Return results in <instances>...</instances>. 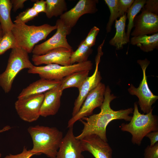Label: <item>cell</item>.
Masks as SVG:
<instances>
[{
    "label": "cell",
    "mask_w": 158,
    "mask_h": 158,
    "mask_svg": "<svg viewBox=\"0 0 158 158\" xmlns=\"http://www.w3.org/2000/svg\"><path fill=\"white\" fill-rule=\"evenodd\" d=\"M27 1L26 0H11L13 11L15 12L19 9L23 8L24 3Z\"/></svg>",
    "instance_id": "cell-35"
},
{
    "label": "cell",
    "mask_w": 158,
    "mask_h": 158,
    "mask_svg": "<svg viewBox=\"0 0 158 158\" xmlns=\"http://www.w3.org/2000/svg\"><path fill=\"white\" fill-rule=\"evenodd\" d=\"M98 2L97 0H80L73 8L61 16L60 19L72 29L82 16L86 14H93L97 11V4Z\"/></svg>",
    "instance_id": "cell-12"
},
{
    "label": "cell",
    "mask_w": 158,
    "mask_h": 158,
    "mask_svg": "<svg viewBox=\"0 0 158 158\" xmlns=\"http://www.w3.org/2000/svg\"><path fill=\"white\" fill-rule=\"evenodd\" d=\"M44 97V94H42L18 98L15 108L20 118L29 123L37 121L40 116V110Z\"/></svg>",
    "instance_id": "cell-9"
},
{
    "label": "cell",
    "mask_w": 158,
    "mask_h": 158,
    "mask_svg": "<svg viewBox=\"0 0 158 158\" xmlns=\"http://www.w3.org/2000/svg\"><path fill=\"white\" fill-rule=\"evenodd\" d=\"M3 36V32L1 26L0 25V36Z\"/></svg>",
    "instance_id": "cell-38"
},
{
    "label": "cell",
    "mask_w": 158,
    "mask_h": 158,
    "mask_svg": "<svg viewBox=\"0 0 158 158\" xmlns=\"http://www.w3.org/2000/svg\"><path fill=\"white\" fill-rule=\"evenodd\" d=\"M92 51L91 47L87 45L83 40L78 45L77 49L72 52L70 57L71 64L83 63L87 61Z\"/></svg>",
    "instance_id": "cell-24"
},
{
    "label": "cell",
    "mask_w": 158,
    "mask_h": 158,
    "mask_svg": "<svg viewBox=\"0 0 158 158\" xmlns=\"http://www.w3.org/2000/svg\"><path fill=\"white\" fill-rule=\"evenodd\" d=\"M106 88L105 85L100 82L89 93L78 112L68 121V128L73 127L77 121L83 117L92 115L95 108L101 106L104 100Z\"/></svg>",
    "instance_id": "cell-10"
},
{
    "label": "cell",
    "mask_w": 158,
    "mask_h": 158,
    "mask_svg": "<svg viewBox=\"0 0 158 158\" xmlns=\"http://www.w3.org/2000/svg\"><path fill=\"white\" fill-rule=\"evenodd\" d=\"M11 128V127L9 126H4L2 129H0V133L7 131ZM2 154L0 153V158L1 157Z\"/></svg>",
    "instance_id": "cell-37"
},
{
    "label": "cell",
    "mask_w": 158,
    "mask_h": 158,
    "mask_svg": "<svg viewBox=\"0 0 158 158\" xmlns=\"http://www.w3.org/2000/svg\"><path fill=\"white\" fill-rule=\"evenodd\" d=\"M12 5L10 0H0V25L3 35L11 31L14 25L11 16Z\"/></svg>",
    "instance_id": "cell-21"
},
{
    "label": "cell",
    "mask_w": 158,
    "mask_h": 158,
    "mask_svg": "<svg viewBox=\"0 0 158 158\" xmlns=\"http://www.w3.org/2000/svg\"><path fill=\"white\" fill-rule=\"evenodd\" d=\"M73 50L60 47L52 49L45 54L40 55L33 54L32 60L34 65L56 64L67 66L71 65L70 57Z\"/></svg>",
    "instance_id": "cell-16"
},
{
    "label": "cell",
    "mask_w": 158,
    "mask_h": 158,
    "mask_svg": "<svg viewBox=\"0 0 158 158\" xmlns=\"http://www.w3.org/2000/svg\"><path fill=\"white\" fill-rule=\"evenodd\" d=\"M27 130L33 142L31 150L35 155L43 154L49 158H56L63 137L61 131L55 127L39 125L29 126Z\"/></svg>",
    "instance_id": "cell-2"
},
{
    "label": "cell",
    "mask_w": 158,
    "mask_h": 158,
    "mask_svg": "<svg viewBox=\"0 0 158 158\" xmlns=\"http://www.w3.org/2000/svg\"><path fill=\"white\" fill-rule=\"evenodd\" d=\"M73 127L68 128L62 138L55 158H84L80 140L74 136Z\"/></svg>",
    "instance_id": "cell-14"
},
{
    "label": "cell",
    "mask_w": 158,
    "mask_h": 158,
    "mask_svg": "<svg viewBox=\"0 0 158 158\" xmlns=\"http://www.w3.org/2000/svg\"><path fill=\"white\" fill-rule=\"evenodd\" d=\"M133 109V115L129 123H122L120 128L122 131L131 134L133 144L140 145L143 138L147 134L158 131V117L152 114L153 109L146 114H141L137 102L134 104Z\"/></svg>",
    "instance_id": "cell-4"
},
{
    "label": "cell",
    "mask_w": 158,
    "mask_h": 158,
    "mask_svg": "<svg viewBox=\"0 0 158 158\" xmlns=\"http://www.w3.org/2000/svg\"><path fill=\"white\" fill-rule=\"evenodd\" d=\"M141 11H145L158 15V0H146Z\"/></svg>",
    "instance_id": "cell-30"
},
{
    "label": "cell",
    "mask_w": 158,
    "mask_h": 158,
    "mask_svg": "<svg viewBox=\"0 0 158 158\" xmlns=\"http://www.w3.org/2000/svg\"><path fill=\"white\" fill-rule=\"evenodd\" d=\"M83 151H87L95 158H112V150L107 143L93 134L80 140Z\"/></svg>",
    "instance_id": "cell-13"
},
{
    "label": "cell",
    "mask_w": 158,
    "mask_h": 158,
    "mask_svg": "<svg viewBox=\"0 0 158 158\" xmlns=\"http://www.w3.org/2000/svg\"><path fill=\"white\" fill-rule=\"evenodd\" d=\"M28 53L20 47L12 49L5 71L0 74V86L5 93L11 90L13 81L21 70L30 69L34 66Z\"/></svg>",
    "instance_id": "cell-5"
},
{
    "label": "cell",
    "mask_w": 158,
    "mask_h": 158,
    "mask_svg": "<svg viewBox=\"0 0 158 158\" xmlns=\"http://www.w3.org/2000/svg\"><path fill=\"white\" fill-rule=\"evenodd\" d=\"M126 13L115 21L116 32L114 36L109 41V44L115 47L116 50L122 49L124 45L129 42L125 32V26L127 18Z\"/></svg>",
    "instance_id": "cell-19"
},
{
    "label": "cell",
    "mask_w": 158,
    "mask_h": 158,
    "mask_svg": "<svg viewBox=\"0 0 158 158\" xmlns=\"http://www.w3.org/2000/svg\"><path fill=\"white\" fill-rule=\"evenodd\" d=\"M11 32L14 37L16 47H20L28 53H32L35 44L45 40L53 30L56 29V25L48 24L36 26L28 25L17 20L14 21Z\"/></svg>",
    "instance_id": "cell-3"
},
{
    "label": "cell",
    "mask_w": 158,
    "mask_h": 158,
    "mask_svg": "<svg viewBox=\"0 0 158 158\" xmlns=\"http://www.w3.org/2000/svg\"><path fill=\"white\" fill-rule=\"evenodd\" d=\"M131 44L139 47L143 51L148 52L158 48V33L152 35H147L133 37L130 39Z\"/></svg>",
    "instance_id": "cell-20"
},
{
    "label": "cell",
    "mask_w": 158,
    "mask_h": 158,
    "mask_svg": "<svg viewBox=\"0 0 158 158\" xmlns=\"http://www.w3.org/2000/svg\"><path fill=\"white\" fill-rule=\"evenodd\" d=\"M55 25L57 28L55 34L46 41L35 45L32 52L33 54L43 55L50 50L60 47L73 50L66 39V36L70 34L72 29L65 25L60 18L57 20Z\"/></svg>",
    "instance_id": "cell-8"
},
{
    "label": "cell",
    "mask_w": 158,
    "mask_h": 158,
    "mask_svg": "<svg viewBox=\"0 0 158 158\" xmlns=\"http://www.w3.org/2000/svg\"><path fill=\"white\" fill-rule=\"evenodd\" d=\"M110 11V15L107 25L106 30L107 33L111 32L112 26L115 21L121 16L118 9V0H104Z\"/></svg>",
    "instance_id": "cell-26"
},
{
    "label": "cell",
    "mask_w": 158,
    "mask_h": 158,
    "mask_svg": "<svg viewBox=\"0 0 158 158\" xmlns=\"http://www.w3.org/2000/svg\"><path fill=\"white\" fill-rule=\"evenodd\" d=\"M144 158H158V142L153 146L148 145L145 148Z\"/></svg>",
    "instance_id": "cell-31"
},
{
    "label": "cell",
    "mask_w": 158,
    "mask_h": 158,
    "mask_svg": "<svg viewBox=\"0 0 158 158\" xmlns=\"http://www.w3.org/2000/svg\"><path fill=\"white\" fill-rule=\"evenodd\" d=\"M92 68V63L88 60L84 62L75 63L67 66L56 64L39 66L34 65L28 69V72L29 73L38 74L41 78L60 81L73 73L85 70L90 71Z\"/></svg>",
    "instance_id": "cell-6"
},
{
    "label": "cell",
    "mask_w": 158,
    "mask_h": 158,
    "mask_svg": "<svg viewBox=\"0 0 158 158\" xmlns=\"http://www.w3.org/2000/svg\"><path fill=\"white\" fill-rule=\"evenodd\" d=\"M89 71L85 70L73 73L63 78L61 81L60 87L63 91L69 87L79 88L88 76Z\"/></svg>",
    "instance_id": "cell-22"
},
{
    "label": "cell",
    "mask_w": 158,
    "mask_h": 158,
    "mask_svg": "<svg viewBox=\"0 0 158 158\" xmlns=\"http://www.w3.org/2000/svg\"><path fill=\"white\" fill-rule=\"evenodd\" d=\"M34 155H35V154L31 150H28L25 146L21 153L16 155L9 154L6 156L4 158H30Z\"/></svg>",
    "instance_id": "cell-33"
},
{
    "label": "cell",
    "mask_w": 158,
    "mask_h": 158,
    "mask_svg": "<svg viewBox=\"0 0 158 158\" xmlns=\"http://www.w3.org/2000/svg\"><path fill=\"white\" fill-rule=\"evenodd\" d=\"M134 0H118V6L121 17L126 13Z\"/></svg>",
    "instance_id": "cell-32"
},
{
    "label": "cell",
    "mask_w": 158,
    "mask_h": 158,
    "mask_svg": "<svg viewBox=\"0 0 158 158\" xmlns=\"http://www.w3.org/2000/svg\"><path fill=\"white\" fill-rule=\"evenodd\" d=\"M146 0H135L128 10L127 18L128 19V24L126 35L129 39L131 30L133 27V21L137 14L141 11L145 4Z\"/></svg>",
    "instance_id": "cell-25"
},
{
    "label": "cell",
    "mask_w": 158,
    "mask_h": 158,
    "mask_svg": "<svg viewBox=\"0 0 158 158\" xmlns=\"http://www.w3.org/2000/svg\"><path fill=\"white\" fill-rule=\"evenodd\" d=\"M111 92L109 87L107 86L104 101L100 107L101 111L99 113L84 117L79 120L83 125V128L81 133L75 136L77 139L81 140L87 136L95 134L104 141L107 142L106 129L110 122L117 119H123L127 121H130L132 116L129 114L133 113V109L130 108L114 110L111 107L110 103L116 97L111 94Z\"/></svg>",
    "instance_id": "cell-1"
},
{
    "label": "cell",
    "mask_w": 158,
    "mask_h": 158,
    "mask_svg": "<svg viewBox=\"0 0 158 158\" xmlns=\"http://www.w3.org/2000/svg\"><path fill=\"white\" fill-rule=\"evenodd\" d=\"M137 63L142 70L143 78L138 87L136 88L131 84L128 91L130 95H135L138 97V104L141 110L144 113L147 114L152 109V106L158 99V96L154 95L151 92L147 83L146 70L150 61L145 59L138 60Z\"/></svg>",
    "instance_id": "cell-7"
},
{
    "label": "cell",
    "mask_w": 158,
    "mask_h": 158,
    "mask_svg": "<svg viewBox=\"0 0 158 158\" xmlns=\"http://www.w3.org/2000/svg\"><path fill=\"white\" fill-rule=\"evenodd\" d=\"M63 91L60 84L44 93V99L40 110V116L45 117L56 114L60 107Z\"/></svg>",
    "instance_id": "cell-17"
},
{
    "label": "cell",
    "mask_w": 158,
    "mask_h": 158,
    "mask_svg": "<svg viewBox=\"0 0 158 158\" xmlns=\"http://www.w3.org/2000/svg\"><path fill=\"white\" fill-rule=\"evenodd\" d=\"M46 3L44 0H37L32 7L38 13L41 12L45 13L46 10Z\"/></svg>",
    "instance_id": "cell-34"
},
{
    "label": "cell",
    "mask_w": 158,
    "mask_h": 158,
    "mask_svg": "<svg viewBox=\"0 0 158 158\" xmlns=\"http://www.w3.org/2000/svg\"><path fill=\"white\" fill-rule=\"evenodd\" d=\"M100 30L97 27L94 26L91 29L84 41L88 46L92 47L95 43L97 36Z\"/></svg>",
    "instance_id": "cell-29"
},
{
    "label": "cell",
    "mask_w": 158,
    "mask_h": 158,
    "mask_svg": "<svg viewBox=\"0 0 158 158\" xmlns=\"http://www.w3.org/2000/svg\"><path fill=\"white\" fill-rule=\"evenodd\" d=\"M46 15L48 18L60 16L67 10V4L65 0H46Z\"/></svg>",
    "instance_id": "cell-23"
},
{
    "label": "cell",
    "mask_w": 158,
    "mask_h": 158,
    "mask_svg": "<svg viewBox=\"0 0 158 158\" xmlns=\"http://www.w3.org/2000/svg\"><path fill=\"white\" fill-rule=\"evenodd\" d=\"M15 47V39L11 31L3 35L0 41V55L8 50Z\"/></svg>",
    "instance_id": "cell-27"
},
{
    "label": "cell",
    "mask_w": 158,
    "mask_h": 158,
    "mask_svg": "<svg viewBox=\"0 0 158 158\" xmlns=\"http://www.w3.org/2000/svg\"><path fill=\"white\" fill-rule=\"evenodd\" d=\"M97 51L95 58L96 67L94 73L91 76L87 78L78 89L79 94L74 102L72 117L78 112L89 93L101 82L102 77L100 72L98 71V65L101 57L103 53L101 49H98Z\"/></svg>",
    "instance_id": "cell-11"
},
{
    "label": "cell",
    "mask_w": 158,
    "mask_h": 158,
    "mask_svg": "<svg viewBox=\"0 0 158 158\" xmlns=\"http://www.w3.org/2000/svg\"><path fill=\"white\" fill-rule=\"evenodd\" d=\"M133 21L134 29L131 33L133 37L155 34L158 32V15L141 11Z\"/></svg>",
    "instance_id": "cell-15"
},
{
    "label": "cell",
    "mask_w": 158,
    "mask_h": 158,
    "mask_svg": "<svg viewBox=\"0 0 158 158\" xmlns=\"http://www.w3.org/2000/svg\"><path fill=\"white\" fill-rule=\"evenodd\" d=\"M38 14L32 8H29L20 13L16 17L15 20L26 23L37 16Z\"/></svg>",
    "instance_id": "cell-28"
},
{
    "label": "cell",
    "mask_w": 158,
    "mask_h": 158,
    "mask_svg": "<svg viewBox=\"0 0 158 158\" xmlns=\"http://www.w3.org/2000/svg\"><path fill=\"white\" fill-rule=\"evenodd\" d=\"M2 36H0V41L1 39V38H2Z\"/></svg>",
    "instance_id": "cell-39"
},
{
    "label": "cell",
    "mask_w": 158,
    "mask_h": 158,
    "mask_svg": "<svg viewBox=\"0 0 158 158\" xmlns=\"http://www.w3.org/2000/svg\"><path fill=\"white\" fill-rule=\"evenodd\" d=\"M145 137L148 138L150 140V146L154 145L158 141V131H153L147 134Z\"/></svg>",
    "instance_id": "cell-36"
},
{
    "label": "cell",
    "mask_w": 158,
    "mask_h": 158,
    "mask_svg": "<svg viewBox=\"0 0 158 158\" xmlns=\"http://www.w3.org/2000/svg\"><path fill=\"white\" fill-rule=\"evenodd\" d=\"M61 81L40 78L23 89L18 97L21 98L31 95L44 94L59 85Z\"/></svg>",
    "instance_id": "cell-18"
}]
</instances>
